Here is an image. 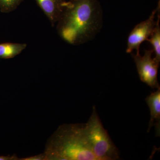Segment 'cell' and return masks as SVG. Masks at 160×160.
<instances>
[{"label":"cell","mask_w":160,"mask_h":160,"mask_svg":"<svg viewBox=\"0 0 160 160\" xmlns=\"http://www.w3.org/2000/svg\"><path fill=\"white\" fill-rule=\"evenodd\" d=\"M42 10L52 26H54L59 19L66 0H35Z\"/></svg>","instance_id":"obj_6"},{"label":"cell","mask_w":160,"mask_h":160,"mask_svg":"<svg viewBox=\"0 0 160 160\" xmlns=\"http://www.w3.org/2000/svg\"><path fill=\"white\" fill-rule=\"evenodd\" d=\"M146 103L149 106L150 111V119L149 122V129L150 130L152 126L156 129V134L160 136V87L157 91L152 92L146 98Z\"/></svg>","instance_id":"obj_7"},{"label":"cell","mask_w":160,"mask_h":160,"mask_svg":"<svg viewBox=\"0 0 160 160\" xmlns=\"http://www.w3.org/2000/svg\"><path fill=\"white\" fill-rule=\"evenodd\" d=\"M159 5L147 19L138 24L130 32L127 39L126 52L131 53L133 50H136L137 54H139L141 44L147 41L154 30L157 23L155 18Z\"/></svg>","instance_id":"obj_5"},{"label":"cell","mask_w":160,"mask_h":160,"mask_svg":"<svg viewBox=\"0 0 160 160\" xmlns=\"http://www.w3.org/2000/svg\"><path fill=\"white\" fill-rule=\"evenodd\" d=\"M82 132L87 146L97 160L119 159L118 150L104 129L95 106L87 122L82 124Z\"/></svg>","instance_id":"obj_3"},{"label":"cell","mask_w":160,"mask_h":160,"mask_svg":"<svg viewBox=\"0 0 160 160\" xmlns=\"http://www.w3.org/2000/svg\"><path fill=\"white\" fill-rule=\"evenodd\" d=\"M157 19L156 25L155 27L154 30L147 41L151 44L153 48V52L155 54L154 58L156 60L160 62V6L157 12Z\"/></svg>","instance_id":"obj_9"},{"label":"cell","mask_w":160,"mask_h":160,"mask_svg":"<svg viewBox=\"0 0 160 160\" xmlns=\"http://www.w3.org/2000/svg\"><path fill=\"white\" fill-rule=\"evenodd\" d=\"M153 51L145 50L144 54H132V56L136 66L140 80L152 88H158L159 84L158 80V69L160 62L152 56Z\"/></svg>","instance_id":"obj_4"},{"label":"cell","mask_w":160,"mask_h":160,"mask_svg":"<svg viewBox=\"0 0 160 160\" xmlns=\"http://www.w3.org/2000/svg\"><path fill=\"white\" fill-rule=\"evenodd\" d=\"M18 158L16 156H0V160H18Z\"/></svg>","instance_id":"obj_12"},{"label":"cell","mask_w":160,"mask_h":160,"mask_svg":"<svg viewBox=\"0 0 160 160\" xmlns=\"http://www.w3.org/2000/svg\"><path fill=\"white\" fill-rule=\"evenodd\" d=\"M22 160H45V155L43 154L38 155L26 158L25 159H22Z\"/></svg>","instance_id":"obj_11"},{"label":"cell","mask_w":160,"mask_h":160,"mask_svg":"<svg viewBox=\"0 0 160 160\" xmlns=\"http://www.w3.org/2000/svg\"><path fill=\"white\" fill-rule=\"evenodd\" d=\"M26 44L3 43L0 44V58H12L21 53L26 48Z\"/></svg>","instance_id":"obj_8"},{"label":"cell","mask_w":160,"mask_h":160,"mask_svg":"<svg viewBox=\"0 0 160 160\" xmlns=\"http://www.w3.org/2000/svg\"><path fill=\"white\" fill-rule=\"evenodd\" d=\"M24 0H0V10L4 13L13 11Z\"/></svg>","instance_id":"obj_10"},{"label":"cell","mask_w":160,"mask_h":160,"mask_svg":"<svg viewBox=\"0 0 160 160\" xmlns=\"http://www.w3.org/2000/svg\"><path fill=\"white\" fill-rule=\"evenodd\" d=\"M82 124L60 126L48 141L44 152L47 160H97L87 146Z\"/></svg>","instance_id":"obj_2"},{"label":"cell","mask_w":160,"mask_h":160,"mask_svg":"<svg viewBox=\"0 0 160 160\" xmlns=\"http://www.w3.org/2000/svg\"><path fill=\"white\" fill-rule=\"evenodd\" d=\"M98 0L67 1L58 22V33L66 42L80 45L93 39L103 22Z\"/></svg>","instance_id":"obj_1"}]
</instances>
